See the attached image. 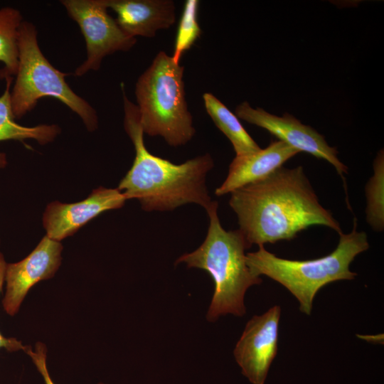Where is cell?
I'll list each match as a JSON object with an SVG mask.
<instances>
[{"label": "cell", "instance_id": "30bf717a", "mask_svg": "<svg viewBox=\"0 0 384 384\" xmlns=\"http://www.w3.org/2000/svg\"><path fill=\"white\" fill-rule=\"evenodd\" d=\"M63 246L59 241L44 236L36 248L22 260L6 265L5 311L14 316L29 289L41 280L53 277L60 265Z\"/></svg>", "mask_w": 384, "mask_h": 384}, {"label": "cell", "instance_id": "52a82bcc", "mask_svg": "<svg viewBox=\"0 0 384 384\" xmlns=\"http://www.w3.org/2000/svg\"><path fill=\"white\" fill-rule=\"evenodd\" d=\"M68 15L79 26L87 50L85 60L75 70L81 77L90 70L97 71L107 55L127 51L137 38L125 33L107 12L105 0H62Z\"/></svg>", "mask_w": 384, "mask_h": 384}, {"label": "cell", "instance_id": "ffe728a7", "mask_svg": "<svg viewBox=\"0 0 384 384\" xmlns=\"http://www.w3.org/2000/svg\"><path fill=\"white\" fill-rule=\"evenodd\" d=\"M6 265L3 255L0 253V292L4 281ZM0 348H4L10 352H14L21 349L23 350L25 346H23L21 342L17 339L6 338L0 333Z\"/></svg>", "mask_w": 384, "mask_h": 384}, {"label": "cell", "instance_id": "9c48e42d", "mask_svg": "<svg viewBox=\"0 0 384 384\" xmlns=\"http://www.w3.org/2000/svg\"><path fill=\"white\" fill-rule=\"evenodd\" d=\"M279 306L250 319L236 343L233 354L242 374L252 384H264L277 353Z\"/></svg>", "mask_w": 384, "mask_h": 384}, {"label": "cell", "instance_id": "2e32d148", "mask_svg": "<svg viewBox=\"0 0 384 384\" xmlns=\"http://www.w3.org/2000/svg\"><path fill=\"white\" fill-rule=\"evenodd\" d=\"M23 21L21 11L13 7L0 8V79L15 76L18 65V33Z\"/></svg>", "mask_w": 384, "mask_h": 384}, {"label": "cell", "instance_id": "277c9868", "mask_svg": "<svg viewBox=\"0 0 384 384\" xmlns=\"http://www.w3.org/2000/svg\"><path fill=\"white\" fill-rule=\"evenodd\" d=\"M339 236L336 249L320 258L284 259L260 245L256 252L246 254V263L253 274L265 275L284 286L298 300L300 311L310 315L318 291L335 281L353 279L357 274L350 270V264L369 248L367 234L357 230L356 218L352 230Z\"/></svg>", "mask_w": 384, "mask_h": 384}, {"label": "cell", "instance_id": "7c38bea8", "mask_svg": "<svg viewBox=\"0 0 384 384\" xmlns=\"http://www.w3.org/2000/svg\"><path fill=\"white\" fill-rule=\"evenodd\" d=\"M299 151L280 141H272L265 149L242 156H235L229 166L228 174L215 193L220 196L260 181Z\"/></svg>", "mask_w": 384, "mask_h": 384}, {"label": "cell", "instance_id": "8fae6325", "mask_svg": "<svg viewBox=\"0 0 384 384\" xmlns=\"http://www.w3.org/2000/svg\"><path fill=\"white\" fill-rule=\"evenodd\" d=\"M127 201L117 188L99 187L85 200L49 203L43 215L46 235L56 241L73 235L79 228L101 213L122 208Z\"/></svg>", "mask_w": 384, "mask_h": 384}, {"label": "cell", "instance_id": "7a4b0ae2", "mask_svg": "<svg viewBox=\"0 0 384 384\" xmlns=\"http://www.w3.org/2000/svg\"><path fill=\"white\" fill-rule=\"evenodd\" d=\"M124 102V127L135 150L132 167L117 188L126 198L139 201L146 211H166L188 203L206 210L211 201L206 184L214 166L209 154L176 164L154 156L146 148L137 105L132 102L121 84Z\"/></svg>", "mask_w": 384, "mask_h": 384}, {"label": "cell", "instance_id": "4fadbf2b", "mask_svg": "<svg viewBox=\"0 0 384 384\" xmlns=\"http://www.w3.org/2000/svg\"><path fill=\"white\" fill-rule=\"evenodd\" d=\"M108 9L127 35L153 38L159 30L171 27L176 21V6L171 0H105Z\"/></svg>", "mask_w": 384, "mask_h": 384}, {"label": "cell", "instance_id": "e0dca14e", "mask_svg": "<svg viewBox=\"0 0 384 384\" xmlns=\"http://www.w3.org/2000/svg\"><path fill=\"white\" fill-rule=\"evenodd\" d=\"M366 221L375 232L384 229V155L380 151L373 162V175L365 188Z\"/></svg>", "mask_w": 384, "mask_h": 384}, {"label": "cell", "instance_id": "ba28073f", "mask_svg": "<svg viewBox=\"0 0 384 384\" xmlns=\"http://www.w3.org/2000/svg\"><path fill=\"white\" fill-rule=\"evenodd\" d=\"M235 115L250 124L267 130L278 140L299 152L304 151L327 161L343 178L346 191L344 174L348 173L347 166L338 159L336 149L329 146L324 137L314 128L302 124L288 113L281 117L276 116L260 107L254 109L247 102H243L236 107Z\"/></svg>", "mask_w": 384, "mask_h": 384}, {"label": "cell", "instance_id": "5b68a950", "mask_svg": "<svg viewBox=\"0 0 384 384\" xmlns=\"http://www.w3.org/2000/svg\"><path fill=\"white\" fill-rule=\"evenodd\" d=\"M183 71L171 55L160 51L135 85L144 134L160 136L171 146L186 144L196 133L185 97Z\"/></svg>", "mask_w": 384, "mask_h": 384}, {"label": "cell", "instance_id": "ac0fdd59", "mask_svg": "<svg viewBox=\"0 0 384 384\" xmlns=\"http://www.w3.org/2000/svg\"><path fill=\"white\" fill-rule=\"evenodd\" d=\"M199 1L187 0L179 21L172 58L177 64L184 52L191 48L201 33L198 22Z\"/></svg>", "mask_w": 384, "mask_h": 384}, {"label": "cell", "instance_id": "5bb4252c", "mask_svg": "<svg viewBox=\"0 0 384 384\" xmlns=\"http://www.w3.org/2000/svg\"><path fill=\"white\" fill-rule=\"evenodd\" d=\"M6 87L0 96V142L17 140L23 142L26 139H33L41 145L53 142L60 133V128L56 124H39L25 127L15 120L11 104V85L13 77L4 79ZM7 164L6 156L0 152V169Z\"/></svg>", "mask_w": 384, "mask_h": 384}, {"label": "cell", "instance_id": "d6986e66", "mask_svg": "<svg viewBox=\"0 0 384 384\" xmlns=\"http://www.w3.org/2000/svg\"><path fill=\"white\" fill-rule=\"evenodd\" d=\"M23 351L31 356L38 371L44 378L45 383L46 384H54L46 366V348L45 345L38 342L36 343L34 351L29 346H25Z\"/></svg>", "mask_w": 384, "mask_h": 384}, {"label": "cell", "instance_id": "8992f818", "mask_svg": "<svg viewBox=\"0 0 384 384\" xmlns=\"http://www.w3.org/2000/svg\"><path fill=\"white\" fill-rule=\"evenodd\" d=\"M18 46V70L11 89V104L16 119L31 112L41 97H52L77 114L88 131H95L98 127L96 110L66 82L65 78L70 73L56 69L45 57L33 23L22 22Z\"/></svg>", "mask_w": 384, "mask_h": 384}, {"label": "cell", "instance_id": "6da1fadb", "mask_svg": "<svg viewBox=\"0 0 384 384\" xmlns=\"http://www.w3.org/2000/svg\"><path fill=\"white\" fill-rule=\"evenodd\" d=\"M229 205L251 246L290 240L312 225L342 233L331 211L320 203L302 166H282L265 178L233 191Z\"/></svg>", "mask_w": 384, "mask_h": 384}, {"label": "cell", "instance_id": "3957f363", "mask_svg": "<svg viewBox=\"0 0 384 384\" xmlns=\"http://www.w3.org/2000/svg\"><path fill=\"white\" fill-rule=\"evenodd\" d=\"M218 202L213 201L206 212L209 218L205 240L196 250L177 259L188 267L206 270L214 282V293L206 318L215 321L220 316L231 314L242 316L245 312L244 297L248 288L262 283L246 263L245 251L251 245L238 230H226L218 215Z\"/></svg>", "mask_w": 384, "mask_h": 384}, {"label": "cell", "instance_id": "9a60e30c", "mask_svg": "<svg viewBox=\"0 0 384 384\" xmlns=\"http://www.w3.org/2000/svg\"><path fill=\"white\" fill-rule=\"evenodd\" d=\"M203 99L207 113L230 140L236 156L249 154L261 149L245 129L238 117L215 96L206 92L203 95Z\"/></svg>", "mask_w": 384, "mask_h": 384}]
</instances>
